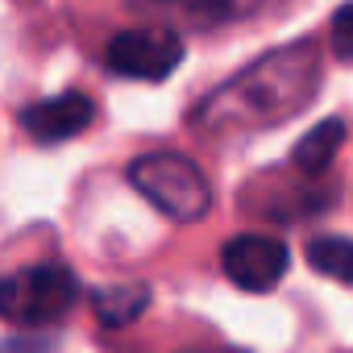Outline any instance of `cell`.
Masks as SVG:
<instances>
[{
    "label": "cell",
    "instance_id": "6",
    "mask_svg": "<svg viewBox=\"0 0 353 353\" xmlns=\"http://www.w3.org/2000/svg\"><path fill=\"white\" fill-rule=\"evenodd\" d=\"M96 117V104L92 96L83 92H63V96H50V100H38L30 108H21V125L34 141L42 145H54V141H71L75 133H83Z\"/></svg>",
    "mask_w": 353,
    "mask_h": 353
},
{
    "label": "cell",
    "instance_id": "5",
    "mask_svg": "<svg viewBox=\"0 0 353 353\" xmlns=\"http://www.w3.org/2000/svg\"><path fill=\"white\" fill-rule=\"evenodd\" d=\"M221 266H225V279L233 287L262 295V291L283 283V274L291 266V250H287V241H279L270 233H241V237L225 241Z\"/></svg>",
    "mask_w": 353,
    "mask_h": 353
},
{
    "label": "cell",
    "instance_id": "1",
    "mask_svg": "<svg viewBox=\"0 0 353 353\" xmlns=\"http://www.w3.org/2000/svg\"><path fill=\"white\" fill-rule=\"evenodd\" d=\"M320 83V59L307 42H295L287 50H274L221 83L204 104L196 108V125L221 133V129H262L295 117Z\"/></svg>",
    "mask_w": 353,
    "mask_h": 353
},
{
    "label": "cell",
    "instance_id": "10",
    "mask_svg": "<svg viewBox=\"0 0 353 353\" xmlns=\"http://www.w3.org/2000/svg\"><path fill=\"white\" fill-rule=\"evenodd\" d=\"M307 262H312L316 274L353 287V241L349 237H312L307 241Z\"/></svg>",
    "mask_w": 353,
    "mask_h": 353
},
{
    "label": "cell",
    "instance_id": "8",
    "mask_svg": "<svg viewBox=\"0 0 353 353\" xmlns=\"http://www.w3.org/2000/svg\"><path fill=\"white\" fill-rule=\"evenodd\" d=\"M150 303V291L141 283H117V287H96L92 291V307L100 316V324L108 328H121V324H133Z\"/></svg>",
    "mask_w": 353,
    "mask_h": 353
},
{
    "label": "cell",
    "instance_id": "2",
    "mask_svg": "<svg viewBox=\"0 0 353 353\" xmlns=\"http://www.w3.org/2000/svg\"><path fill=\"white\" fill-rule=\"evenodd\" d=\"M129 183L174 225H196L212 208V188L204 179V170L188 154H141L129 166Z\"/></svg>",
    "mask_w": 353,
    "mask_h": 353
},
{
    "label": "cell",
    "instance_id": "7",
    "mask_svg": "<svg viewBox=\"0 0 353 353\" xmlns=\"http://www.w3.org/2000/svg\"><path fill=\"white\" fill-rule=\"evenodd\" d=\"M137 9L170 17V21H188V26H225L237 17H250L262 0H133Z\"/></svg>",
    "mask_w": 353,
    "mask_h": 353
},
{
    "label": "cell",
    "instance_id": "4",
    "mask_svg": "<svg viewBox=\"0 0 353 353\" xmlns=\"http://www.w3.org/2000/svg\"><path fill=\"white\" fill-rule=\"evenodd\" d=\"M104 63L112 75L158 83V79L174 75V67L183 63V42L174 30H125L108 42Z\"/></svg>",
    "mask_w": 353,
    "mask_h": 353
},
{
    "label": "cell",
    "instance_id": "11",
    "mask_svg": "<svg viewBox=\"0 0 353 353\" xmlns=\"http://www.w3.org/2000/svg\"><path fill=\"white\" fill-rule=\"evenodd\" d=\"M332 50H336V59L353 63V0L332 13Z\"/></svg>",
    "mask_w": 353,
    "mask_h": 353
},
{
    "label": "cell",
    "instance_id": "3",
    "mask_svg": "<svg viewBox=\"0 0 353 353\" xmlns=\"http://www.w3.org/2000/svg\"><path fill=\"white\" fill-rule=\"evenodd\" d=\"M79 299V279L63 262H38L0 279V320L17 328H46Z\"/></svg>",
    "mask_w": 353,
    "mask_h": 353
},
{
    "label": "cell",
    "instance_id": "9",
    "mask_svg": "<svg viewBox=\"0 0 353 353\" xmlns=\"http://www.w3.org/2000/svg\"><path fill=\"white\" fill-rule=\"evenodd\" d=\"M341 141H345V121H320V125H316L312 133H303V141L291 150L295 170H303V174H324L328 162L336 158Z\"/></svg>",
    "mask_w": 353,
    "mask_h": 353
}]
</instances>
